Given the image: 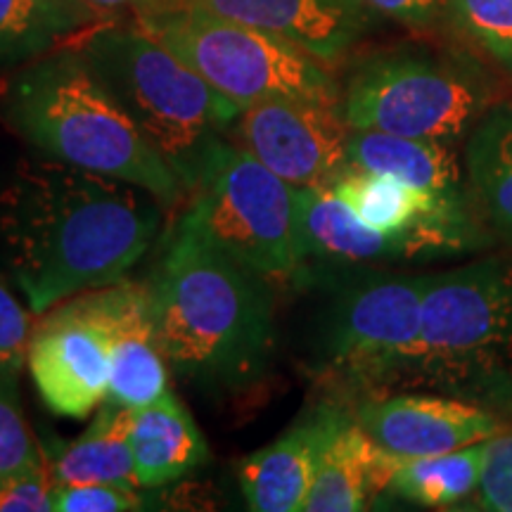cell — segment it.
I'll use <instances>...</instances> for the list:
<instances>
[{"instance_id":"ba28073f","label":"cell","mask_w":512,"mask_h":512,"mask_svg":"<svg viewBox=\"0 0 512 512\" xmlns=\"http://www.w3.org/2000/svg\"><path fill=\"white\" fill-rule=\"evenodd\" d=\"M484 86L451 64L387 55L363 64L339 100L349 128L406 138L453 140L486 110Z\"/></svg>"},{"instance_id":"484cf974","label":"cell","mask_w":512,"mask_h":512,"mask_svg":"<svg viewBox=\"0 0 512 512\" xmlns=\"http://www.w3.org/2000/svg\"><path fill=\"white\" fill-rule=\"evenodd\" d=\"M138 486L93 482L67 484L53 489V510L57 512H131L143 510L145 501L138 496Z\"/></svg>"},{"instance_id":"2e32d148","label":"cell","mask_w":512,"mask_h":512,"mask_svg":"<svg viewBox=\"0 0 512 512\" xmlns=\"http://www.w3.org/2000/svg\"><path fill=\"white\" fill-rule=\"evenodd\" d=\"M403 458L382 451L356 418L335 434L325 448L313 479L306 512H356L366 510L377 494L389 489Z\"/></svg>"},{"instance_id":"9c48e42d","label":"cell","mask_w":512,"mask_h":512,"mask_svg":"<svg viewBox=\"0 0 512 512\" xmlns=\"http://www.w3.org/2000/svg\"><path fill=\"white\" fill-rule=\"evenodd\" d=\"M430 278L377 275L339 292L320 323L313 373L363 387L403 375L420 335Z\"/></svg>"},{"instance_id":"ffe728a7","label":"cell","mask_w":512,"mask_h":512,"mask_svg":"<svg viewBox=\"0 0 512 512\" xmlns=\"http://www.w3.org/2000/svg\"><path fill=\"white\" fill-rule=\"evenodd\" d=\"M105 12L86 0H0V67H17L67 48L100 27Z\"/></svg>"},{"instance_id":"6da1fadb","label":"cell","mask_w":512,"mask_h":512,"mask_svg":"<svg viewBox=\"0 0 512 512\" xmlns=\"http://www.w3.org/2000/svg\"><path fill=\"white\" fill-rule=\"evenodd\" d=\"M162 226L138 185L57 159H24L0 190V268L31 313L126 278Z\"/></svg>"},{"instance_id":"e0dca14e","label":"cell","mask_w":512,"mask_h":512,"mask_svg":"<svg viewBox=\"0 0 512 512\" xmlns=\"http://www.w3.org/2000/svg\"><path fill=\"white\" fill-rule=\"evenodd\" d=\"M299 202L306 261L375 264L389 259H413V249L406 240L380 233L363 223L330 185L299 188Z\"/></svg>"},{"instance_id":"4fadbf2b","label":"cell","mask_w":512,"mask_h":512,"mask_svg":"<svg viewBox=\"0 0 512 512\" xmlns=\"http://www.w3.org/2000/svg\"><path fill=\"white\" fill-rule=\"evenodd\" d=\"M361 430L389 456L411 460L456 451L503 430L496 415L441 396H384L356 408Z\"/></svg>"},{"instance_id":"5bb4252c","label":"cell","mask_w":512,"mask_h":512,"mask_svg":"<svg viewBox=\"0 0 512 512\" xmlns=\"http://www.w3.org/2000/svg\"><path fill=\"white\" fill-rule=\"evenodd\" d=\"M349 420L335 403H320L278 441L242 460L240 486L249 510L302 512L325 448Z\"/></svg>"},{"instance_id":"4316f807","label":"cell","mask_w":512,"mask_h":512,"mask_svg":"<svg viewBox=\"0 0 512 512\" xmlns=\"http://www.w3.org/2000/svg\"><path fill=\"white\" fill-rule=\"evenodd\" d=\"M477 494V508L512 512V430H501L491 439H486L484 467Z\"/></svg>"},{"instance_id":"5b68a950","label":"cell","mask_w":512,"mask_h":512,"mask_svg":"<svg viewBox=\"0 0 512 512\" xmlns=\"http://www.w3.org/2000/svg\"><path fill=\"white\" fill-rule=\"evenodd\" d=\"M138 29L195 69L238 110L275 98L339 105L332 76L285 38L233 22L195 0H145Z\"/></svg>"},{"instance_id":"277c9868","label":"cell","mask_w":512,"mask_h":512,"mask_svg":"<svg viewBox=\"0 0 512 512\" xmlns=\"http://www.w3.org/2000/svg\"><path fill=\"white\" fill-rule=\"evenodd\" d=\"M79 50L192 192L240 110L181 57L136 29L95 27Z\"/></svg>"},{"instance_id":"7a4b0ae2","label":"cell","mask_w":512,"mask_h":512,"mask_svg":"<svg viewBox=\"0 0 512 512\" xmlns=\"http://www.w3.org/2000/svg\"><path fill=\"white\" fill-rule=\"evenodd\" d=\"M147 290L159 344L176 375L209 394L261 382L275 347L271 285L216 245L190 214L166 240Z\"/></svg>"},{"instance_id":"ac0fdd59","label":"cell","mask_w":512,"mask_h":512,"mask_svg":"<svg viewBox=\"0 0 512 512\" xmlns=\"http://www.w3.org/2000/svg\"><path fill=\"white\" fill-rule=\"evenodd\" d=\"M349 166L394 178L403 185L441 200H460L456 152L441 140L406 138L384 131L351 128L347 140Z\"/></svg>"},{"instance_id":"d6986e66","label":"cell","mask_w":512,"mask_h":512,"mask_svg":"<svg viewBox=\"0 0 512 512\" xmlns=\"http://www.w3.org/2000/svg\"><path fill=\"white\" fill-rule=\"evenodd\" d=\"M131 451L138 486L147 489L181 479L207 460L204 437L171 389L133 411Z\"/></svg>"},{"instance_id":"7c38bea8","label":"cell","mask_w":512,"mask_h":512,"mask_svg":"<svg viewBox=\"0 0 512 512\" xmlns=\"http://www.w3.org/2000/svg\"><path fill=\"white\" fill-rule=\"evenodd\" d=\"M79 304L110 344V396L119 406H150L169 392V361L157 337L150 290L143 283H119L79 294Z\"/></svg>"},{"instance_id":"603a6c76","label":"cell","mask_w":512,"mask_h":512,"mask_svg":"<svg viewBox=\"0 0 512 512\" xmlns=\"http://www.w3.org/2000/svg\"><path fill=\"white\" fill-rule=\"evenodd\" d=\"M467 171L486 209L512 233V105L479 119L467 143Z\"/></svg>"},{"instance_id":"7402d4cb","label":"cell","mask_w":512,"mask_h":512,"mask_svg":"<svg viewBox=\"0 0 512 512\" xmlns=\"http://www.w3.org/2000/svg\"><path fill=\"white\" fill-rule=\"evenodd\" d=\"M486 441L439 456L403 460L389 491L422 508H456L479 489Z\"/></svg>"},{"instance_id":"4dcf8cb0","label":"cell","mask_w":512,"mask_h":512,"mask_svg":"<svg viewBox=\"0 0 512 512\" xmlns=\"http://www.w3.org/2000/svg\"><path fill=\"white\" fill-rule=\"evenodd\" d=\"M88 5H93L95 10L100 12H110V10H117V8H138V5H143L145 0H86Z\"/></svg>"},{"instance_id":"9a60e30c","label":"cell","mask_w":512,"mask_h":512,"mask_svg":"<svg viewBox=\"0 0 512 512\" xmlns=\"http://www.w3.org/2000/svg\"><path fill=\"white\" fill-rule=\"evenodd\" d=\"M233 22L280 36L320 62H335L368 27L358 0H195Z\"/></svg>"},{"instance_id":"f1b7e54d","label":"cell","mask_w":512,"mask_h":512,"mask_svg":"<svg viewBox=\"0 0 512 512\" xmlns=\"http://www.w3.org/2000/svg\"><path fill=\"white\" fill-rule=\"evenodd\" d=\"M55 482L50 467L38 465L0 482V512H48L53 510Z\"/></svg>"},{"instance_id":"8992f818","label":"cell","mask_w":512,"mask_h":512,"mask_svg":"<svg viewBox=\"0 0 512 512\" xmlns=\"http://www.w3.org/2000/svg\"><path fill=\"white\" fill-rule=\"evenodd\" d=\"M188 214L216 245L264 278L304 273L299 188L228 138L211 152Z\"/></svg>"},{"instance_id":"83f0119b","label":"cell","mask_w":512,"mask_h":512,"mask_svg":"<svg viewBox=\"0 0 512 512\" xmlns=\"http://www.w3.org/2000/svg\"><path fill=\"white\" fill-rule=\"evenodd\" d=\"M29 311L0 280V368L19 373L29 354L31 339Z\"/></svg>"},{"instance_id":"f546056e","label":"cell","mask_w":512,"mask_h":512,"mask_svg":"<svg viewBox=\"0 0 512 512\" xmlns=\"http://www.w3.org/2000/svg\"><path fill=\"white\" fill-rule=\"evenodd\" d=\"M358 3L411 27H430L439 22L451 0H358Z\"/></svg>"},{"instance_id":"d4e9b609","label":"cell","mask_w":512,"mask_h":512,"mask_svg":"<svg viewBox=\"0 0 512 512\" xmlns=\"http://www.w3.org/2000/svg\"><path fill=\"white\" fill-rule=\"evenodd\" d=\"M463 29L512 72V0H451Z\"/></svg>"},{"instance_id":"30bf717a","label":"cell","mask_w":512,"mask_h":512,"mask_svg":"<svg viewBox=\"0 0 512 512\" xmlns=\"http://www.w3.org/2000/svg\"><path fill=\"white\" fill-rule=\"evenodd\" d=\"M349 131L339 105L275 98L242 110L228 136L294 188H311L347 169Z\"/></svg>"},{"instance_id":"cb8c5ba5","label":"cell","mask_w":512,"mask_h":512,"mask_svg":"<svg viewBox=\"0 0 512 512\" xmlns=\"http://www.w3.org/2000/svg\"><path fill=\"white\" fill-rule=\"evenodd\" d=\"M46 463V453L24 418L17 373L0 368V482Z\"/></svg>"},{"instance_id":"44dd1931","label":"cell","mask_w":512,"mask_h":512,"mask_svg":"<svg viewBox=\"0 0 512 512\" xmlns=\"http://www.w3.org/2000/svg\"><path fill=\"white\" fill-rule=\"evenodd\" d=\"M133 408L102 403L88 430L62 444L48 460L55 486L114 482L138 486L131 451Z\"/></svg>"},{"instance_id":"8fae6325","label":"cell","mask_w":512,"mask_h":512,"mask_svg":"<svg viewBox=\"0 0 512 512\" xmlns=\"http://www.w3.org/2000/svg\"><path fill=\"white\" fill-rule=\"evenodd\" d=\"M27 363L41 399L64 418H88L110 396V344L76 297L43 313Z\"/></svg>"},{"instance_id":"52a82bcc","label":"cell","mask_w":512,"mask_h":512,"mask_svg":"<svg viewBox=\"0 0 512 512\" xmlns=\"http://www.w3.org/2000/svg\"><path fill=\"white\" fill-rule=\"evenodd\" d=\"M512 356V261L484 259L430 278L403 375L448 380Z\"/></svg>"},{"instance_id":"3957f363","label":"cell","mask_w":512,"mask_h":512,"mask_svg":"<svg viewBox=\"0 0 512 512\" xmlns=\"http://www.w3.org/2000/svg\"><path fill=\"white\" fill-rule=\"evenodd\" d=\"M0 114L41 155L138 185L164 207L188 192L79 48L12 74L0 88Z\"/></svg>"}]
</instances>
